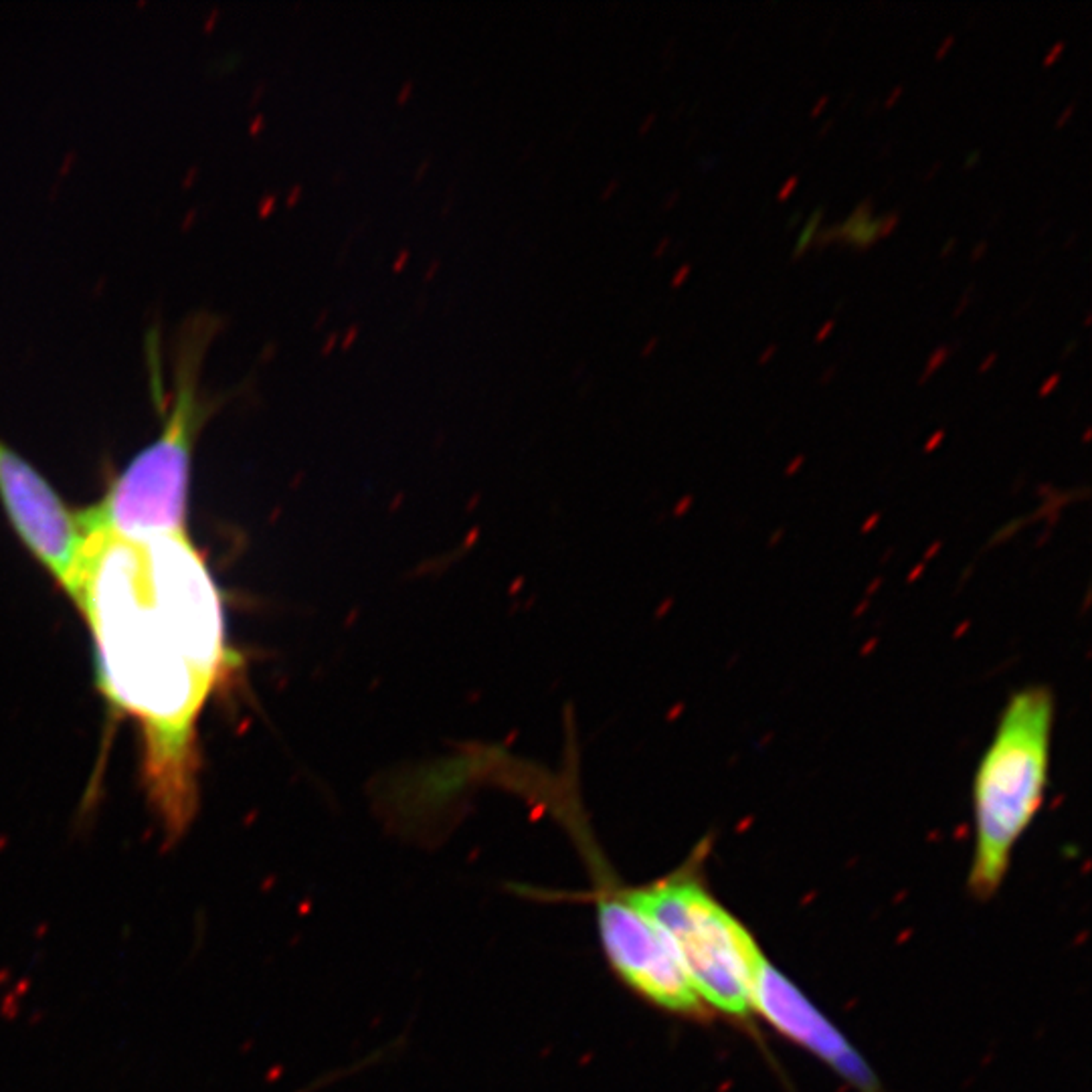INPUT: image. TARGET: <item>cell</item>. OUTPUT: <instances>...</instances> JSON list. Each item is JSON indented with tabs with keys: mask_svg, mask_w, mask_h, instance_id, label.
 <instances>
[{
	"mask_svg": "<svg viewBox=\"0 0 1092 1092\" xmlns=\"http://www.w3.org/2000/svg\"><path fill=\"white\" fill-rule=\"evenodd\" d=\"M69 597L93 639L102 692L142 739V781L164 838L199 811V722L237 666L219 587L188 532L86 530Z\"/></svg>",
	"mask_w": 1092,
	"mask_h": 1092,
	"instance_id": "obj_1",
	"label": "cell"
},
{
	"mask_svg": "<svg viewBox=\"0 0 1092 1092\" xmlns=\"http://www.w3.org/2000/svg\"><path fill=\"white\" fill-rule=\"evenodd\" d=\"M221 330L213 312H193L178 326L170 344V381L166 384L162 336L152 326L144 338L148 378L162 415L158 435L134 455L93 508L79 514L86 530H105L126 538L187 532V504L197 439L221 405L206 390V352Z\"/></svg>",
	"mask_w": 1092,
	"mask_h": 1092,
	"instance_id": "obj_2",
	"label": "cell"
},
{
	"mask_svg": "<svg viewBox=\"0 0 1092 1092\" xmlns=\"http://www.w3.org/2000/svg\"><path fill=\"white\" fill-rule=\"evenodd\" d=\"M1056 698L1046 684L1022 686L1007 698L994 737L973 777L975 850L969 888L979 898L1000 890L1012 854L1046 799Z\"/></svg>",
	"mask_w": 1092,
	"mask_h": 1092,
	"instance_id": "obj_3",
	"label": "cell"
},
{
	"mask_svg": "<svg viewBox=\"0 0 1092 1092\" xmlns=\"http://www.w3.org/2000/svg\"><path fill=\"white\" fill-rule=\"evenodd\" d=\"M706 850L708 841L672 874L627 888V896L668 935L700 1001L728 1018L746 1019L752 983L767 957L749 929L706 886Z\"/></svg>",
	"mask_w": 1092,
	"mask_h": 1092,
	"instance_id": "obj_4",
	"label": "cell"
},
{
	"mask_svg": "<svg viewBox=\"0 0 1092 1092\" xmlns=\"http://www.w3.org/2000/svg\"><path fill=\"white\" fill-rule=\"evenodd\" d=\"M585 841L595 880L599 939L611 969L648 1004L676 1016L704 1018L708 1010L694 991L668 935L629 900L627 886H619L605 868L589 835Z\"/></svg>",
	"mask_w": 1092,
	"mask_h": 1092,
	"instance_id": "obj_5",
	"label": "cell"
},
{
	"mask_svg": "<svg viewBox=\"0 0 1092 1092\" xmlns=\"http://www.w3.org/2000/svg\"><path fill=\"white\" fill-rule=\"evenodd\" d=\"M0 502L29 553L43 565L59 587L71 593L86 532L79 514L37 467L0 437Z\"/></svg>",
	"mask_w": 1092,
	"mask_h": 1092,
	"instance_id": "obj_6",
	"label": "cell"
},
{
	"mask_svg": "<svg viewBox=\"0 0 1092 1092\" xmlns=\"http://www.w3.org/2000/svg\"><path fill=\"white\" fill-rule=\"evenodd\" d=\"M751 1010L763 1016L789 1040L797 1042L807 1052L826 1062L854 1089L860 1092H882L876 1074L858 1050L769 959L763 961L752 983Z\"/></svg>",
	"mask_w": 1092,
	"mask_h": 1092,
	"instance_id": "obj_7",
	"label": "cell"
},
{
	"mask_svg": "<svg viewBox=\"0 0 1092 1092\" xmlns=\"http://www.w3.org/2000/svg\"><path fill=\"white\" fill-rule=\"evenodd\" d=\"M874 200L870 197L860 203L844 223L835 225V241L852 245L858 251H866L880 239V217H872Z\"/></svg>",
	"mask_w": 1092,
	"mask_h": 1092,
	"instance_id": "obj_8",
	"label": "cell"
},
{
	"mask_svg": "<svg viewBox=\"0 0 1092 1092\" xmlns=\"http://www.w3.org/2000/svg\"><path fill=\"white\" fill-rule=\"evenodd\" d=\"M823 215H826V209H823V206H817V209L811 213L809 219H807L805 225H803V229H801V233L797 237V243H795L791 259L797 261V259L803 257L807 251H809V247L813 245V241H816L817 231L822 229V227H819V225H822V221H823Z\"/></svg>",
	"mask_w": 1092,
	"mask_h": 1092,
	"instance_id": "obj_9",
	"label": "cell"
},
{
	"mask_svg": "<svg viewBox=\"0 0 1092 1092\" xmlns=\"http://www.w3.org/2000/svg\"><path fill=\"white\" fill-rule=\"evenodd\" d=\"M949 356H951V348H949L947 344H939V346H936V348L933 350V352L929 354L927 365H924V369H923V377L918 378V383L924 384V383L929 381L930 377L935 375V372H939V371L943 369V366L947 365Z\"/></svg>",
	"mask_w": 1092,
	"mask_h": 1092,
	"instance_id": "obj_10",
	"label": "cell"
},
{
	"mask_svg": "<svg viewBox=\"0 0 1092 1092\" xmlns=\"http://www.w3.org/2000/svg\"><path fill=\"white\" fill-rule=\"evenodd\" d=\"M898 223H900V213L898 211H892V213H886V215H882L880 217V239L892 235L894 231H896V227H898Z\"/></svg>",
	"mask_w": 1092,
	"mask_h": 1092,
	"instance_id": "obj_11",
	"label": "cell"
},
{
	"mask_svg": "<svg viewBox=\"0 0 1092 1092\" xmlns=\"http://www.w3.org/2000/svg\"><path fill=\"white\" fill-rule=\"evenodd\" d=\"M1064 49H1066V43H1064V41H1056V43H1054L1052 47H1050V51L1046 53V55H1044V59H1042V67H1044V69L1052 67V65H1054L1056 61H1058V59H1060L1062 55H1064Z\"/></svg>",
	"mask_w": 1092,
	"mask_h": 1092,
	"instance_id": "obj_12",
	"label": "cell"
},
{
	"mask_svg": "<svg viewBox=\"0 0 1092 1092\" xmlns=\"http://www.w3.org/2000/svg\"><path fill=\"white\" fill-rule=\"evenodd\" d=\"M797 187H799V176L797 175L789 176L785 181V185H783L779 188V193H777V200H779V203H785V200L791 199V194L795 193V188Z\"/></svg>",
	"mask_w": 1092,
	"mask_h": 1092,
	"instance_id": "obj_13",
	"label": "cell"
},
{
	"mask_svg": "<svg viewBox=\"0 0 1092 1092\" xmlns=\"http://www.w3.org/2000/svg\"><path fill=\"white\" fill-rule=\"evenodd\" d=\"M955 41H957V37H955V35H947V37L941 41L939 49L935 51V61H943V59H945L949 53H951Z\"/></svg>",
	"mask_w": 1092,
	"mask_h": 1092,
	"instance_id": "obj_14",
	"label": "cell"
},
{
	"mask_svg": "<svg viewBox=\"0 0 1092 1092\" xmlns=\"http://www.w3.org/2000/svg\"><path fill=\"white\" fill-rule=\"evenodd\" d=\"M1074 111H1076V104H1068V105H1066V108H1064V110H1062V114L1058 116V120H1056V130H1062V128H1066V124H1068V122H1070V120H1072V116H1074Z\"/></svg>",
	"mask_w": 1092,
	"mask_h": 1092,
	"instance_id": "obj_15",
	"label": "cell"
},
{
	"mask_svg": "<svg viewBox=\"0 0 1092 1092\" xmlns=\"http://www.w3.org/2000/svg\"><path fill=\"white\" fill-rule=\"evenodd\" d=\"M777 352H779V346H777V344H769V346H767V348H765V350H763V352H761V354H759V359H757V365H761V366H765V365H769V362H771V360H773V359H775V354H777Z\"/></svg>",
	"mask_w": 1092,
	"mask_h": 1092,
	"instance_id": "obj_16",
	"label": "cell"
},
{
	"mask_svg": "<svg viewBox=\"0 0 1092 1092\" xmlns=\"http://www.w3.org/2000/svg\"><path fill=\"white\" fill-rule=\"evenodd\" d=\"M834 328H835V320H828V322H823V326L817 330V334H816V344L826 342L828 336L834 332Z\"/></svg>",
	"mask_w": 1092,
	"mask_h": 1092,
	"instance_id": "obj_17",
	"label": "cell"
},
{
	"mask_svg": "<svg viewBox=\"0 0 1092 1092\" xmlns=\"http://www.w3.org/2000/svg\"><path fill=\"white\" fill-rule=\"evenodd\" d=\"M1060 378H1062V377L1058 375V372H1054V375H1050V377L1046 378V383L1042 384V389H1040V397H1046V395L1052 393V390L1060 384Z\"/></svg>",
	"mask_w": 1092,
	"mask_h": 1092,
	"instance_id": "obj_18",
	"label": "cell"
},
{
	"mask_svg": "<svg viewBox=\"0 0 1092 1092\" xmlns=\"http://www.w3.org/2000/svg\"><path fill=\"white\" fill-rule=\"evenodd\" d=\"M902 93H905V87H902V86H896V87H892V92L888 93L886 102H884V108H886V110H892L894 105H896V102H898V99L902 98Z\"/></svg>",
	"mask_w": 1092,
	"mask_h": 1092,
	"instance_id": "obj_19",
	"label": "cell"
},
{
	"mask_svg": "<svg viewBox=\"0 0 1092 1092\" xmlns=\"http://www.w3.org/2000/svg\"><path fill=\"white\" fill-rule=\"evenodd\" d=\"M690 271H692V267H690V265H688V263H686V265H682L680 270L676 271V276H674V280H672V286H674V288H680L682 283H684V282L688 280V276H690Z\"/></svg>",
	"mask_w": 1092,
	"mask_h": 1092,
	"instance_id": "obj_20",
	"label": "cell"
},
{
	"mask_svg": "<svg viewBox=\"0 0 1092 1092\" xmlns=\"http://www.w3.org/2000/svg\"><path fill=\"white\" fill-rule=\"evenodd\" d=\"M995 362H997V352H989L981 360V365H979V369H977L979 375H985V372H989L995 366Z\"/></svg>",
	"mask_w": 1092,
	"mask_h": 1092,
	"instance_id": "obj_21",
	"label": "cell"
},
{
	"mask_svg": "<svg viewBox=\"0 0 1092 1092\" xmlns=\"http://www.w3.org/2000/svg\"><path fill=\"white\" fill-rule=\"evenodd\" d=\"M828 104H829V96H822V98L817 99V104L813 105V108H811V114H809V116L813 117V120H817V117L823 114V110L828 108Z\"/></svg>",
	"mask_w": 1092,
	"mask_h": 1092,
	"instance_id": "obj_22",
	"label": "cell"
},
{
	"mask_svg": "<svg viewBox=\"0 0 1092 1092\" xmlns=\"http://www.w3.org/2000/svg\"><path fill=\"white\" fill-rule=\"evenodd\" d=\"M971 292H973V286H969V288H967L965 292H963V298H961L959 306H957V310H955V314H953L955 318H959L961 314H963V312L967 310V306H969V302H971Z\"/></svg>",
	"mask_w": 1092,
	"mask_h": 1092,
	"instance_id": "obj_23",
	"label": "cell"
},
{
	"mask_svg": "<svg viewBox=\"0 0 1092 1092\" xmlns=\"http://www.w3.org/2000/svg\"><path fill=\"white\" fill-rule=\"evenodd\" d=\"M985 253H987V241H979L977 245L973 247V251H971V261H973V263L981 261L985 257Z\"/></svg>",
	"mask_w": 1092,
	"mask_h": 1092,
	"instance_id": "obj_24",
	"label": "cell"
},
{
	"mask_svg": "<svg viewBox=\"0 0 1092 1092\" xmlns=\"http://www.w3.org/2000/svg\"><path fill=\"white\" fill-rule=\"evenodd\" d=\"M979 160H981V150H973V152L969 154V156H967L965 162H963V168H965V170H973V168H977Z\"/></svg>",
	"mask_w": 1092,
	"mask_h": 1092,
	"instance_id": "obj_25",
	"label": "cell"
},
{
	"mask_svg": "<svg viewBox=\"0 0 1092 1092\" xmlns=\"http://www.w3.org/2000/svg\"><path fill=\"white\" fill-rule=\"evenodd\" d=\"M955 247H957V239H955V237H951V239H949L945 245H943V249H941V259L951 257L953 251H955Z\"/></svg>",
	"mask_w": 1092,
	"mask_h": 1092,
	"instance_id": "obj_26",
	"label": "cell"
},
{
	"mask_svg": "<svg viewBox=\"0 0 1092 1092\" xmlns=\"http://www.w3.org/2000/svg\"><path fill=\"white\" fill-rule=\"evenodd\" d=\"M799 219H801V213H795V215L791 217V221H789V223H787V229H793V227H795V225H797V223H799Z\"/></svg>",
	"mask_w": 1092,
	"mask_h": 1092,
	"instance_id": "obj_27",
	"label": "cell"
},
{
	"mask_svg": "<svg viewBox=\"0 0 1092 1092\" xmlns=\"http://www.w3.org/2000/svg\"><path fill=\"white\" fill-rule=\"evenodd\" d=\"M832 126H834V120H828V122L823 124V126H822V132H819V136H826V134L829 132V128H832Z\"/></svg>",
	"mask_w": 1092,
	"mask_h": 1092,
	"instance_id": "obj_28",
	"label": "cell"
},
{
	"mask_svg": "<svg viewBox=\"0 0 1092 1092\" xmlns=\"http://www.w3.org/2000/svg\"><path fill=\"white\" fill-rule=\"evenodd\" d=\"M939 168H941V162H936V164H935V168H933V170H929V175H927V181H930V178H933V176L936 175V170H939Z\"/></svg>",
	"mask_w": 1092,
	"mask_h": 1092,
	"instance_id": "obj_29",
	"label": "cell"
},
{
	"mask_svg": "<svg viewBox=\"0 0 1092 1092\" xmlns=\"http://www.w3.org/2000/svg\"><path fill=\"white\" fill-rule=\"evenodd\" d=\"M1090 322H1092V316H1090V314H1086V318H1084V326H1090Z\"/></svg>",
	"mask_w": 1092,
	"mask_h": 1092,
	"instance_id": "obj_30",
	"label": "cell"
}]
</instances>
